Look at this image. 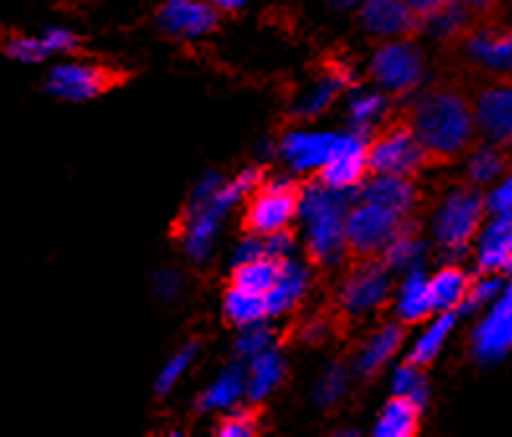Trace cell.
<instances>
[{
  "mask_svg": "<svg viewBox=\"0 0 512 437\" xmlns=\"http://www.w3.org/2000/svg\"><path fill=\"white\" fill-rule=\"evenodd\" d=\"M505 288L507 286L505 281H502L500 273H484L482 278H476V281L469 283V294H466V299L458 304L456 314L458 317H469V314L479 312V309L492 304Z\"/></svg>",
  "mask_w": 512,
  "mask_h": 437,
  "instance_id": "836d02e7",
  "label": "cell"
},
{
  "mask_svg": "<svg viewBox=\"0 0 512 437\" xmlns=\"http://www.w3.org/2000/svg\"><path fill=\"white\" fill-rule=\"evenodd\" d=\"M224 317L229 324L235 327H247V324L263 322L268 317L266 312V299L260 294H253L247 288L229 286L227 294H224Z\"/></svg>",
  "mask_w": 512,
  "mask_h": 437,
  "instance_id": "f1b7e54d",
  "label": "cell"
},
{
  "mask_svg": "<svg viewBox=\"0 0 512 437\" xmlns=\"http://www.w3.org/2000/svg\"><path fill=\"white\" fill-rule=\"evenodd\" d=\"M219 11L209 0H165L157 11V26L175 39H201L217 29Z\"/></svg>",
  "mask_w": 512,
  "mask_h": 437,
  "instance_id": "7c38bea8",
  "label": "cell"
},
{
  "mask_svg": "<svg viewBox=\"0 0 512 437\" xmlns=\"http://www.w3.org/2000/svg\"><path fill=\"white\" fill-rule=\"evenodd\" d=\"M389 111V101L384 93H371V90H361L353 101H350V124L361 134H371V129L381 124V119Z\"/></svg>",
  "mask_w": 512,
  "mask_h": 437,
  "instance_id": "1f68e13d",
  "label": "cell"
},
{
  "mask_svg": "<svg viewBox=\"0 0 512 437\" xmlns=\"http://www.w3.org/2000/svg\"><path fill=\"white\" fill-rule=\"evenodd\" d=\"M392 296V270L374 258H363L350 270L340 288V306L348 317H366L376 312Z\"/></svg>",
  "mask_w": 512,
  "mask_h": 437,
  "instance_id": "ba28073f",
  "label": "cell"
},
{
  "mask_svg": "<svg viewBox=\"0 0 512 437\" xmlns=\"http://www.w3.org/2000/svg\"><path fill=\"white\" fill-rule=\"evenodd\" d=\"M42 36V44L44 49H47V54L52 57V54H73L75 49L80 47V39L75 31H70L67 26H49V29H44Z\"/></svg>",
  "mask_w": 512,
  "mask_h": 437,
  "instance_id": "7bdbcfd3",
  "label": "cell"
},
{
  "mask_svg": "<svg viewBox=\"0 0 512 437\" xmlns=\"http://www.w3.org/2000/svg\"><path fill=\"white\" fill-rule=\"evenodd\" d=\"M345 389H348V373H345V368H327L325 376L314 386V402L320 404V407H332V404H338L343 399Z\"/></svg>",
  "mask_w": 512,
  "mask_h": 437,
  "instance_id": "ab89813d",
  "label": "cell"
},
{
  "mask_svg": "<svg viewBox=\"0 0 512 437\" xmlns=\"http://www.w3.org/2000/svg\"><path fill=\"white\" fill-rule=\"evenodd\" d=\"M399 3H404V6L410 8V13L415 18H425L433 11H438L446 0H399Z\"/></svg>",
  "mask_w": 512,
  "mask_h": 437,
  "instance_id": "7dc6e473",
  "label": "cell"
},
{
  "mask_svg": "<svg viewBox=\"0 0 512 437\" xmlns=\"http://www.w3.org/2000/svg\"><path fill=\"white\" fill-rule=\"evenodd\" d=\"M309 283H312V270L302 260H284L281 270H278L276 283L271 286L263 299H266V312L268 317H284L291 309L299 306V301L307 296Z\"/></svg>",
  "mask_w": 512,
  "mask_h": 437,
  "instance_id": "d6986e66",
  "label": "cell"
},
{
  "mask_svg": "<svg viewBox=\"0 0 512 437\" xmlns=\"http://www.w3.org/2000/svg\"><path fill=\"white\" fill-rule=\"evenodd\" d=\"M476 265L482 273L507 276L512 268V216L489 214L476 232Z\"/></svg>",
  "mask_w": 512,
  "mask_h": 437,
  "instance_id": "5bb4252c",
  "label": "cell"
},
{
  "mask_svg": "<svg viewBox=\"0 0 512 437\" xmlns=\"http://www.w3.org/2000/svg\"><path fill=\"white\" fill-rule=\"evenodd\" d=\"M430 155L415 137L410 126H392L381 132L379 137L368 139L366 162L368 173H389V175H407L412 178L425 168Z\"/></svg>",
  "mask_w": 512,
  "mask_h": 437,
  "instance_id": "8992f818",
  "label": "cell"
},
{
  "mask_svg": "<svg viewBox=\"0 0 512 437\" xmlns=\"http://www.w3.org/2000/svg\"><path fill=\"white\" fill-rule=\"evenodd\" d=\"M474 129L489 139L492 144H507L512 137V90L510 85L497 83L482 90L476 98L474 108Z\"/></svg>",
  "mask_w": 512,
  "mask_h": 437,
  "instance_id": "4fadbf2b",
  "label": "cell"
},
{
  "mask_svg": "<svg viewBox=\"0 0 512 437\" xmlns=\"http://www.w3.org/2000/svg\"><path fill=\"white\" fill-rule=\"evenodd\" d=\"M330 6L335 11H353V8L361 6V0H330Z\"/></svg>",
  "mask_w": 512,
  "mask_h": 437,
  "instance_id": "f907efd6",
  "label": "cell"
},
{
  "mask_svg": "<svg viewBox=\"0 0 512 437\" xmlns=\"http://www.w3.org/2000/svg\"><path fill=\"white\" fill-rule=\"evenodd\" d=\"M368 139H371L368 134L356 132V129L335 134L330 155H327L325 165L320 168V183L338 188V191H358V186L368 175Z\"/></svg>",
  "mask_w": 512,
  "mask_h": 437,
  "instance_id": "9c48e42d",
  "label": "cell"
},
{
  "mask_svg": "<svg viewBox=\"0 0 512 437\" xmlns=\"http://www.w3.org/2000/svg\"><path fill=\"white\" fill-rule=\"evenodd\" d=\"M278 270H281V263L266 258V255H260V258L247 260V263L232 265V286L247 288L253 294L266 296L273 283H276Z\"/></svg>",
  "mask_w": 512,
  "mask_h": 437,
  "instance_id": "4dcf8cb0",
  "label": "cell"
},
{
  "mask_svg": "<svg viewBox=\"0 0 512 437\" xmlns=\"http://www.w3.org/2000/svg\"><path fill=\"white\" fill-rule=\"evenodd\" d=\"M402 216L368 201H353L345 211V242L348 252L361 258H376L402 229Z\"/></svg>",
  "mask_w": 512,
  "mask_h": 437,
  "instance_id": "5b68a950",
  "label": "cell"
},
{
  "mask_svg": "<svg viewBox=\"0 0 512 437\" xmlns=\"http://www.w3.org/2000/svg\"><path fill=\"white\" fill-rule=\"evenodd\" d=\"M512 345V294L505 288L497 299L489 304L482 322L476 324L471 335V353L476 363L482 366H497L505 355L510 353Z\"/></svg>",
  "mask_w": 512,
  "mask_h": 437,
  "instance_id": "30bf717a",
  "label": "cell"
},
{
  "mask_svg": "<svg viewBox=\"0 0 512 437\" xmlns=\"http://www.w3.org/2000/svg\"><path fill=\"white\" fill-rule=\"evenodd\" d=\"M394 314L399 322L415 324L428 319L433 314L428 296V276L422 268H412L404 273V281L397 291V301H394Z\"/></svg>",
  "mask_w": 512,
  "mask_h": 437,
  "instance_id": "603a6c76",
  "label": "cell"
},
{
  "mask_svg": "<svg viewBox=\"0 0 512 437\" xmlns=\"http://www.w3.org/2000/svg\"><path fill=\"white\" fill-rule=\"evenodd\" d=\"M263 255V240H260V234H250L240 245L235 247V255H232V265L247 263V260H255Z\"/></svg>",
  "mask_w": 512,
  "mask_h": 437,
  "instance_id": "f6af8a7d",
  "label": "cell"
},
{
  "mask_svg": "<svg viewBox=\"0 0 512 437\" xmlns=\"http://www.w3.org/2000/svg\"><path fill=\"white\" fill-rule=\"evenodd\" d=\"M412 132L430 157H458L474 142L471 106L456 90H433L422 96L412 114Z\"/></svg>",
  "mask_w": 512,
  "mask_h": 437,
  "instance_id": "7a4b0ae2",
  "label": "cell"
},
{
  "mask_svg": "<svg viewBox=\"0 0 512 437\" xmlns=\"http://www.w3.org/2000/svg\"><path fill=\"white\" fill-rule=\"evenodd\" d=\"M299 209V188L289 178H273L260 183L247 196L245 227L250 234H271L278 229H289Z\"/></svg>",
  "mask_w": 512,
  "mask_h": 437,
  "instance_id": "277c9868",
  "label": "cell"
},
{
  "mask_svg": "<svg viewBox=\"0 0 512 437\" xmlns=\"http://www.w3.org/2000/svg\"><path fill=\"white\" fill-rule=\"evenodd\" d=\"M356 198V191H338L325 183H312L299 191L296 219L302 222L309 258L317 265L335 268L350 255L345 242V211Z\"/></svg>",
  "mask_w": 512,
  "mask_h": 437,
  "instance_id": "6da1fadb",
  "label": "cell"
},
{
  "mask_svg": "<svg viewBox=\"0 0 512 437\" xmlns=\"http://www.w3.org/2000/svg\"><path fill=\"white\" fill-rule=\"evenodd\" d=\"M263 255L276 263H284V260H291L296 255V237L289 229H278V232L263 234Z\"/></svg>",
  "mask_w": 512,
  "mask_h": 437,
  "instance_id": "60d3db41",
  "label": "cell"
},
{
  "mask_svg": "<svg viewBox=\"0 0 512 437\" xmlns=\"http://www.w3.org/2000/svg\"><path fill=\"white\" fill-rule=\"evenodd\" d=\"M371 78L384 93H410L422 83L425 75V62L415 44L407 39H386L371 57Z\"/></svg>",
  "mask_w": 512,
  "mask_h": 437,
  "instance_id": "52a82bcc",
  "label": "cell"
},
{
  "mask_svg": "<svg viewBox=\"0 0 512 437\" xmlns=\"http://www.w3.org/2000/svg\"><path fill=\"white\" fill-rule=\"evenodd\" d=\"M209 3L217 8V11H224V13L242 11V8L247 6V0H209Z\"/></svg>",
  "mask_w": 512,
  "mask_h": 437,
  "instance_id": "c3c4849f",
  "label": "cell"
},
{
  "mask_svg": "<svg viewBox=\"0 0 512 437\" xmlns=\"http://www.w3.org/2000/svg\"><path fill=\"white\" fill-rule=\"evenodd\" d=\"M484 198L474 188H451L438 204L433 216V234L453 260L464 258L466 247L474 240L484 222Z\"/></svg>",
  "mask_w": 512,
  "mask_h": 437,
  "instance_id": "3957f363",
  "label": "cell"
},
{
  "mask_svg": "<svg viewBox=\"0 0 512 437\" xmlns=\"http://www.w3.org/2000/svg\"><path fill=\"white\" fill-rule=\"evenodd\" d=\"M260 425L258 417L253 412H235L222 417V422L217 425L219 437H253L258 435Z\"/></svg>",
  "mask_w": 512,
  "mask_h": 437,
  "instance_id": "b9f144b4",
  "label": "cell"
},
{
  "mask_svg": "<svg viewBox=\"0 0 512 437\" xmlns=\"http://www.w3.org/2000/svg\"><path fill=\"white\" fill-rule=\"evenodd\" d=\"M332 142H335V134L330 132L294 129V132L284 134V139L278 144V152L294 173H312V170H320L325 165Z\"/></svg>",
  "mask_w": 512,
  "mask_h": 437,
  "instance_id": "e0dca14e",
  "label": "cell"
},
{
  "mask_svg": "<svg viewBox=\"0 0 512 437\" xmlns=\"http://www.w3.org/2000/svg\"><path fill=\"white\" fill-rule=\"evenodd\" d=\"M456 322V312H435V317L430 319L428 327L422 330V335L417 337V342L412 345L407 363H415V366L420 368L435 363V358H438V355L443 353V348H446L448 337L456 330Z\"/></svg>",
  "mask_w": 512,
  "mask_h": 437,
  "instance_id": "484cf974",
  "label": "cell"
},
{
  "mask_svg": "<svg viewBox=\"0 0 512 437\" xmlns=\"http://www.w3.org/2000/svg\"><path fill=\"white\" fill-rule=\"evenodd\" d=\"M222 219L224 211L211 204L209 198L201 201V204H188L186 224L181 227V242L183 250L188 252V258L196 260V263L209 260Z\"/></svg>",
  "mask_w": 512,
  "mask_h": 437,
  "instance_id": "2e32d148",
  "label": "cell"
},
{
  "mask_svg": "<svg viewBox=\"0 0 512 437\" xmlns=\"http://www.w3.org/2000/svg\"><path fill=\"white\" fill-rule=\"evenodd\" d=\"M381 255H384L381 263H384L386 268L402 270V273L425 265V245H422L420 237L412 234V229H407L404 224L397 232V237L386 245V250L381 252Z\"/></svg>",
  "mask_w": 512,
  "mask_h": 437,
  "instance_id": "f546056e",
  "label": "cell"
},
{
  "mask_svg": "<svg viewBox=\"0 0 512 437\" xmlns=\"http://www.w3.org/2000/svg\"><path fill=\"white\" fill-rule=\"evenodd\" d=\"M247 373L240 363L224 368L217 376V381L201 394L199 409L201 412H222V409H232L242 396H245Z\"/></svg>",
  "mask_w": 512,
  "mask_h": 437,
  "instance_id": "4316f807",
  "label": "cell"
},
{
  "mask_svg": "<svg viewBox=\"0 0 512 437\" xmlns=\"http://www.w3.org/2000/svg\"><path fill=\"white\" fill-rule=\"evenodd\" d=\"M392 394L402 396V399H410L417 407H425L430 396V386L422 368L415 366V363L399 366L392 376Z\"/></svg>",
  "mask_w": 512,
  "mask_h": 437,
  "instance_id": "e575fe53",
  "label": "cell"
},
{
  "mask_svg": "<svg viewBox=\"0 0 512 437\" xmlns=\"http://www.w3.org/2000/svg\"><path fill=\"white\" fill-rule=\"evenodd\" d=\"M466 11H484V8L492 6V0H458Z\"/></svg>",
  "mask_w": 512,
  "mask_h": 437,
  "instance_id": "681fc988",
  "label": "cell"
},
{
  "mask_svg": "<svg viewBox=\"0 0 512 437\" xmlns=\"http://www.w3.org/2000/svg\"><path fill=\"white\" fill-rule=\"evenodd\" d=\"M466 52L474 65L494 75H507L512 67V39L505 31H476L466 39Z\"/></svg>",
  "mask_w": 512,
  "mask_h": 437,
  "instance_id": "44dd1931",
  "label": "cell"
},
{
  "mask_svg": "<svg viewBox=\"0 0 512 437\" xmlns=\"http://www.w3.org/2000/svg\"><path fill=\"white\" fill-rule=\"evenodd\" d=\"M358 201H368L397 216H407L417 206V188L407 175L371 173L358 186Z\"/></svg>",
  "mask_w": 512,
  "mask_h": 437,
  "instance_id": "9a60e30c",
  "label": "cell"
},
{
  "mask_svg": "<svg viewBox=\"0 0 512 437\" xmlns=\"http://www.w3.org/2000/svg\"><path fill=\"white\" fill-rule=\"evenodd\" d=\"M350 80H353L350 72L340 70V67H332L330 72L320 75L307 90L299 93V98L291 103V116H294V119L309 121L314 119V116L325 114L327 108L332 106V101L343 93V88H348Z\"/></svg>",
  "mask_w": 512,
  "mask_h": 437,
  "instance_id": "ffe728a7",
  "label": "cell"
},
{
  "mask_svg": "<svg viewBox=\"0 0 512 437\" xmlns=\"http://www.w3.org/2000/svg\"><path fill=\"white\" fill-rule=\"evenodd\" d=\"M152 286H155V294H160L163 299H170V296L178 294V288H181V276L175 273V270H160L152 278Z\"/></svg>",
  "mask_w": 512,
  "mask_h": 437,
  "instance_id": "bcb514c9",
  "label": "cell"
},
{
  "mask_svg": "<svg viewBox=\"0 0 512 437\" xmlns=\"http://www.w3.org/2000/svg\"><path fill=\"white\" fill-rule=\"evenodd\" d=\"M358 13H361L363 29L384 42L386 39H404L417 26V18L399 0H361Z\"/></svg>",
  "mask_w": 512,
  "mask_h": 437,
  "instance_id": "ac0fdd59",
  "label": "cell"
},
{
  "mask_svg": "<svg viewBox=\"0 0 512 437\" xmlns=\"http://www.w3.org/2000/svg\"><path fill=\"white\" fill-rule=\"evenodd\" d=\"M3 52L16 62H24V65H37L49 57L47 49L42 44V36H29V34H16L8 36L3 42Z\"/></svg>",
  "mask_w": 512,
  "mask_h": 437,
  "instance_id": "f35d334b",
  "label": "cell"
},
{
  "mask_svg": "<svg viewBox=\"0 0 512 437\" xmlns=\"http://www.w3.org/2000/svg\"><path fill=\"white\" fill-rule=\"evenodd\" d=\"M484 198V211L497 216H512V183L510 178L494 180Z\"/></svg>",
  "mask_w": 512,
  "mask_h": 437,
  "instance_id": "ee69618b",
  "label": "cell"
},
{
  "mask_svg": "<svg viewBox=\"0 0 512 437\" xmlns=\"http://www.w3.org/2000/svg\"><path fill=\"white\" fill-rule=\"evenodd\" d=\"M196 355H199V345L196 342H188V345H183L178 353H173L168 358V363H165L163 368H160V373H157V381H155V391L160 396H168L170 391L178 386V381H181L183 376L188 373V368L193 366V360H196Z\"/></svg>",
  "mask_w": 512,
  "mask_h": 437,
  "instance_id": "8d00e7d4",
  "label": "cell"
},
{
  "mask_svg": "<svg viewBox=\"0 0 512 437\" xmlns=\"http://www.w3.org/2000/svg\"><path fill=\"white\" fill-rule=\"evenodd\" d=\"M505 155H502L500 144H484L476 147L469 155V178L476 186H492L494 180L505 175Z\"/></svg>",
  "mask_w": 512,
  "mask_h": 437,
  "instance_id": "d6a6232c",
  "label": "cell"
},
{
  "mask_svg": "<svg viewBox=\"0 0 512 437\" xmlns=\"http://www.w3.org/2000/svg\"><path fill=\"white\" fill-rule=\"evenodd\" d=\"M422 407L412 404L410 399L392 396L389 404L381 409L379 420L374 425L376 437H412L420 430Z\"/></svg>",
  "mask_w": 512,
  "mask_h": 437,
  "instance_id": "83f0119b",
  "label": "cell"
},
{
  "mask_svg": "<svg viewBox=\"0 0 512 437\" xmlns=\"http://www.w3.org/2000/svg\"><path fill=\"white\" fill-rule=\"evenodd\" d=\"M471 278L466 276L464 268H458L456 263L440 268L438 273L428 278V296L430 306L435 312H456L458 304L469 294Z\"/></svg>",
  "mask_w": 512,
  "mask_h": 437,
  "instance_id": "d4e9b609",
  "label": "cell"
},
{
  "mask_svg": "<svg viewBox=\"0 0 512 437\" xmlns=\"http://www.w3.org/2000/svg\"><path fill=\"white\" fill-rule=\"evenodd\" d=\"M250 368H247V384H245V396L250 402H263L278 386L284 384L286 376V366L284 358L278 353L276 348H266L263 353L253 355V358L247 360Z\"/></svg>",
  "mask_w": 512,
  "mask_h": 437,
  "instance_id": "7402d4cb",
  "label": "cell"
},
{
  "mask_svg": "<svg viewBox=\"0 0 512 437\" xmlns=\"http://www.w3.org/2000/svg\"><path fill=\"white\" fill-rule=\"evenodd\" d=\"M466 13L469 11L458 0H446L438 11H433L422 21L428 26V34L435 39H453L466 26Z\"/></svg>",
  "mask_w": 512,
  "mask_h": 437,
  "instance_id": "d590c367",
  "label": "cell"
},
{
  "mask_svg": "<svg viewBox=\"0 0 512 437\" xmlns=\"http://www.w3.org/2000/svg\"><path fill=\"white\" fill-rule=\"evenodd\" d=\"M273 345V330L266 324V319L263 322H255V324H247V327H242V335L237 337L235 342V353L240 360H250L253 355L263 353L266 348H271Z\"/></svg>",
  "mask_w": 512,
  "mask_h": 437,
  "instance_id": "74e56055",
  "label": "cell"
},
{
  "mask_svg": "<svg viewBox=\"0 0 512 437\" xmlns=\"http://www.w3.org/2000/svg\"><path fill=\"white\" fill-rule=\"evenodd\" d=\"M114 75L106 67L93 62H60L47 75L44 88L62 101H93L96 96L106 93L114 85Z\"/></svg>",
  "mask_w": 512,
  "mask_h": 437,
  "instance_id": "8fae6325",
  "label": "cell"
},
{
  "mask_svg": "<svg viewBox=\"0 0 512 437\" xmlns=\"http://www.w3.org/2000/svg\"><path fill=\"white\" fill-rule=\"evenodd\" d=\"M402 340L404 330L399 322H389L379 327L374 335L363 342L361 353H358V373L361 376H376L397 355V350L402 348Z\"/></svg>",
  "mask_w": 512,
  "mask_h": 437,
  "instance_id": "cb8c5ba5",
  "label": "cell"
}]
</instances>
